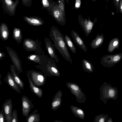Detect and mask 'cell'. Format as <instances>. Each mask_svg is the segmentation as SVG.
<instances>
[{
    "label": "cell",
    "mask_w": 122,
    "mask_h": 122,
    "mask_svg": "<svg viewBox=\"0 0 122 122\" xmlns=\"http://www.w3.org/2000/svg\"><path fill=\"white\" fill-rule=\"evenodd\" d=\"M49 36L53 42L55 48L58 50L64 59L71 64L72 60L66 43L64 37L56 27L52 26L49 33Z\"/></svg>",
    "instance_id": "6da1fadb"
},
{
    "label": "cell",
    "mask_w": 122,
    "mask_h": 122,
    "mask_svg": "<svg viewBox=\"0 0 122 122\" xmlns=\"http://www.w3.org/2000/svg\"><path fill=\"white\" fill-rule=\"evenodd\" d=\"M100 99L104 102L105 105L109 99L116 100L118 97L117 88L112 87L110 84L104 82L101 85L100 89Z\"/></svg>",
    "instance_id": "7a4b0ae2"
},
{
    "label": "cell",
    "mask_w": 122,
    "mask_h": 122,
    "mask_svg": "<svg viewBox=\"0 0 122 122\" xmlns=\"http://www.w3.org/2000/svg\"><path fill=\"white\" fill-rule=\"evenodd\" d=\"M55 61L53 59L48 57L43 64L36 66L46 76L59 77L60 74Z\"/></svg>",
    "instance_id": "3957f363"
},
{
    "label": "cell",
    "mask_w": 122,
    "mask_h": 122,
    "mask_svg": "<svg viewBox=\"0 0 122 122\" xmlns=\"http://www.w3.org/2000/svg\"><path fill=\"white\" fill-rule=\"evenodd\" d=\"M66 86L71 93L75 96L78 103H81L85 102L86 99V95L79 85L74 83L67 82Z\"/></svg>",
    "instance_id": "277c9868"
},
{
    "label": "cell",
    "mask_w": 122,
    "mask_h": 122,
    "mask_svg": "<svg viewBox=\"0 0 122 122\" xmlns=\"http://www.w3.org/2000/svg\"><path fill=\"white\" fill-rule=\"evenodd\" d=\"M122 58V53L105 55L101 58L100 64L104 67L110 68L114 66Z\"/></svg>",
    "instance_id": "5b68a950"
},
{
    "label": "cell",
    "mask_w": 122,
    "mask_h": 122,
    "mask_svg": "<svg viewBox=\"0 0 122 122\" xmlns=\"http://www.w3.org/2000/svg\"><path fill=\"white\" fill-rule=\"evenodd\" d=\"M3 11L8 14L9 16L15 15L16 8L19 3V0H1Z\"/></svg>",
    "instance_id": "8992f818"
},
{
    "label": "cell",
    "mask_w": 122,
    "mask_h": 122,
    "mask_svg": "<svg viewBox=\"0 0 122 122\" xmlns=\"http://www.w3.org/2000/svg\"><path fill=\"white\" fill-rule=\"evenodd\" d=\"M23 46L28 51H33L38 54L41 53V49L38 41L30 38L25 39L23 41Z\"/></svg>",
    "instance_id": "52a82bcc"
},
{
    "label": "cell",
    "mask_w": 122,
    "mask_h": 122,
    "mask_svg": "<svg viewBox=\"0 0 122 122\" xmlns=\"http://www.w3.org/2000/svg\"><path fill=\"white\" fill-rule=\"evenodd\" d=\"M6 48L16 70L19 74H20L23 72L21 63L17 53L9 46L6 47Z\"/></svg>",
    "instance_id": "ba28073f"
},
{
    "label": "cell",
    "mask_w": 122,
    "mask_h": 122,
    "mask_svg": "<svg viewBox=\"0 0 122 122\" xmlns=\"http://www.w3.org/2000/svg\"><path fill=\"white\" fill-rule=\"evenodd\" d=\"M27 72L30 75L32 82L36 86H43L45 83L46 76H45L40 72L34 70H30Z\"/></svg>",
    "instance_id": "9c48e42d"
},
{
    "label": "cell",
    "mask_w": 122,
    "mask_h": 122,
    "mask_svg": "<svg viewBox=\"0 0 122 122\" xmlns=\"http://www.w3.org/2000/svg\"><path fill=\"white\" fill-rule=\"evenodd\" d=\"M12 107V103L11 99L6 100L2 106V110L5 115L6 122H11Z\"/></svg>",
    "instance_id": "30bf717a"
},
{
    "label": "cell",
    "mask_w": 122,
    "mask_h": 122,
    "mask_svg": "<svg viewBox=\"0 0 122 122\" xmlns=\"http://www.w3.org/2000/svg\"><path fill=\"white\" fill-rule=\"evenodd\" d=\"M22 113L23 116L26 117L31 109L34 108L31 101L25 95H23L21 99Z\"/></svg>",
    "instance_id": "8fae6325"
},
{
    "label": "cell",
    "mask_w": 122,
    "mask_h": 122,
    "mask_svg": "<svg viewBox=\"0 0 122 122\" xmlns=\"http://www.w3.org/2000/svg\"><path fill=\"white\" fill-rule=\"evenodd\" d=\"M44 40L46 47L50 56L57 63H58L59 62V60L56 53L54 46L51 41L49 38L47 37L45 38Z\"/></svg>",
    "instance_id": "7c38bea8"
},
{
    "label": "cell",
    "mask_w": 122,
    "mask_h": 122,
    "mask_svg": "<svg viewBox=\"0 0 122 122\" xmlns=\"http://www.w3.org/2000/svg\"><path fill=\"white\" fill-rule=\"evenodd\" d=\"M4 80L12 89L19 93H21L20 88L15 81L11 73L10 72H8Z\"/></svg>",
    "instance_id": "4fadbf2b"
},
{
    "label": "cell",
    "mask_w": 122,
    "mask_h": 122,
    "mask_svg": "<svg viewBox=\"0 0 122 122\" xmlns=\"http://www.w3.org/2000/svg\"><path fill=\"white\" fill-rule=\"evenodd\" d=\"M71 36L76 45L86 52L87 49L83 41L77 32L74 30H72L71 32Z\"/></svg>",
    "instance_id": "5bb4252c"
},
{
    "label": "cell",
    "mask_w": 122,
    "mask_h": 122,
    "mask_svg": "<svg viewBox=\"0 0 122 122\" xmlns=\"http://www.w3.org/2000/svg\"><path fill=\"white\" fill-rule=\"evenodd\" d=\"M63 93L61 90H59L53 97L51 104V109L56 111L60 107L62 102Z\"/></svg>",
    "instance_id": "9a60e30c"
},
{
    "label": "cell",
    "mask_w": 122,
    "mask_h": 122,
    "mask_svg": "<svg viewBox=\"0 0 122 122\" xmlns=\"http://www.w3.org/2000/svg\"><path fill=\"white\" fill-rule=\"evenodd\" d=\"M23 19L28 24L35 26L42 25L45 22L41 18L37 16L28 17L25 16Z\"/></svg>",
    "instance_id": "2e32d148"
},
{
    "label": "cell",
    "mask_w": 122,
    "mask_h": 122,
    "mask_svg": "<svg viewBox=\"0 0 122 122\" xmlns=\"http://www.w3.org/2000/svg\"><path fill=\"white\" fill-rule=\"evenodd\" d=\"M94 23L89 20H80V24L86 36H88L91 32Z\"/></svg>",
    "instance_id": "e0dca14e"
},
{
    "label": "cell",
    "mask_w": 122,
    "mask_h": 122,
    "mask_svg": "<svg viewBox=\"0 0 122 122\" xmlns=\"http://www.w3.org/2000/svg\"><path fill=\"white\" fill-rule=\"evenodd\" d=\"M48 57L44 54H35L30 55L27 57V58L29 60L36 63L41 65L45 63Z\"/></svg>",
    "instance_id": "ac0fdd59"
},
{
    "label": "cell",
    "mask_w": 122,
    "mask_h": 122,
    "mask_svg": "<svg viewBox=\"0 0 122 122\" xmlns=\"http://www.w3.org/2000/svg\"><path fill=\"white\" fill-rule=\"evenodd\" d=\"M26 75L28 79L31 91L39 97H41L43 94L42 89L37 87L31 81L30 75L28 72L26 73Z\"/></svg>",
    "instance_id": "d6986e66"
},
{
    "label": "cell",
    "mask_w": 122,
    "mask_h": 122,
    "mask_svg": "<svg viewBox=\"0 0 122 122\" xmlns=\"http://www.w3.org/2000/svg\"><path fill=\"white\" fill-rule=\"evenodd\" d=\"M10 68L11 75L14 80L20 88L22 90H23L24 87V83L16 72V70L14 65L10 64Z\"/></svg>",
    "instance_id": "ffe728a7"
},
{
    "label": "cell",
    "mask_w": 122,
    "mask_h": 122,
    "mask_svg": "<svg viewBox=\"0 0 122 122\" xmlns=\"http://www.w3.org/2000/svg\"><path fill=\"white\" fill-rule=\"evenodd\" d=\"M104 40L103 33L100 35L97 34L95 38L90 43V46L93 49H96L99 47L102 44Z\"/></svg>",
    "instance_id": "44dd1931"
},
{
    "label": "cell",
    "mask_w": 122,
    "mask_h": 122,
    "mask_svg": "<svg viewBox=\"0 0 122 122\" xmlns=\"http://www.w3.org/2000/svg\"><path fill=\"white\" fill-rule=\"evenodd\" d=\"M51 11L57 21L62 25H64L65 23V21L63 18L60 16L61 15L59 10L56 8V6H53L51 8Z\"/></svg>",
    "instance_id": "7402d4cb"
},
{
    "label": "cell",
    "mask_w": 122,
    "mask_h": 122,
    "mask_svg": "<svg viewBox=\"0 0 122 122\" xmlns=\"http://www.w3.org/2000/svg\"><path fill=\"white\" fill-rule=\"evenodd\" d=\"M38 110L35 109L30 114H28L26 117V121L28 122H39L40 120V114L37 113Z\"/></svg>",
    "instance_id": "603a6c76"
},
{
    "label": "cell",
    "mask_w": 122,
    "mask_h": 122,
    "mask_svg": "<svg viewBox=\"0 0 122 122\" xmlns=\"http://www.w3.org/2000/svg\"><path fill=\"white\" fill-rule=\"evenodd\" d=\"M0 37L4 41L6 40L8 38L9 32L8 27L4 23H1L0 26Z\"/></svg>",
    "instance_id": "cb8c5ba5"
},
{
    "label": "cell",
    "mask_w": 122,
    "mask_h": 122,
    "mask_svg": "<svg viewBox=\"0 0 122 122\" xmlns=\"http://www.w3.org/2000/svg\"><path fill=\"white\" fill-rule=\"evenodd\" d=\"M70 107L72 112L75 116L81 119H84L85 114L82 109L73 105H71Z\"/></svg>",
    "instance_id": "d4e9b609"
},
{
    "label": "cell",
    "mask_w": 122,
    "mask_h": 122,
    "mask_svg": "<svg viewBox=\"0 0 122 122\" xmlns=\"http://www.w3.org/2000/svg\"><path fill=\"white\" fill-rule=\"evenodd\" d=\"M82 69L87 73L93 72L94 67L92 63L88 60L83 59L82 61Z\"/></svg>",
    "instance_id": "484cf974"
},
{
    "label": "cell",
    "mask_w": 122,
    "mask_h": 122,
    "mask_svg": "<svg viewBox=\"0 0 122 122\" xmlns=\"http://www.w3.org/2000/svg\"><path fill=\"white\" fill-rule=\"evenodd\" d=\"M119 41L117 37L112 39L109 42L107 49L108 51L112 53L115 49H118L119 48Z\"/></svg>",
    "instance_id": "4316f807"
},
{
    "label": "cell",
    "mask_w": 122,
    "mask_h": 122,
    "mask_svg": "<svg viewBox=\"0 0 122 122\" xmlns=\"http://www.w3.org/2000/svg\"><path fill=\"white\" fill-rule=\"evenodd\" d=\"M13 36L14 39L18 44L21 43L22 40L21 30L19 28L15 27L13 30Z\"/></svg>",
    "instance_id": "83f0119b"
},
{
    "label": "cell",
    "mask_w": 122,
    "mask_h": 122,
    "mask_svg": "<svg viewBox=\"0 0 122 122\" xmlns=\"http://www.w3.org/2000/svg\"><path fill=\"white\" fill-rule=\"evenodd\" d=\"M65 40L68 47L73 53H76V48L70 37L67 35L64 36Z\"/></svg>",
    "instance_id": "f1b7e54d"
},
{
    "label": "cell",
    "mask_w": 122,
    "mask_h": 122,
    "mask_svg": "<svg viewBox=\"0 0 122 122\" xmlns=\"http://www.w3.org/2000/svg\"><path fill=\"white\" fill-rule=\"evenodd\" d=\"M42 8L50 12L52 7L53 6L51 0H41Z\"/></svg>",
    "instance_id": "f546056e"
},
{
    "label": "cell",
    "mask_w": 122,
    "mask_h": 122,
    "mask_svg": "<svg viewBox=\"0 0 122 122\" xmlns=\"http://www.w3.org/2000/svg\"><path fill=\"white\" fill-rule=\"evenodd\" d=\"M108 115L107 114H101L96 116L94 117V122H106L108 119Z\"/></svg>",
    "instance_id": "4dcf8cb0"
},
{
    "label": "cell",
    "mask_w": 122,
    "mask_h": 122,
    "mask_svg": "<svg viewBox=\"0 0 122 122\" xmlns=\"http://www.w3.org/2000/svg\"><path fill=\"white\" fill-rule=\"evenodd\" d=\"M17 117V111L14 109L12 112V115L11 119V122H18Z\"/></svg>",
    "instance_id": "1f68e13d"
},
{
    "label": "cell",
    "mask_w": 122,
    "mask_h": 122,
    "mask_svg": "<svg viewBox=\"0 0 122 122\" xmlns=\"http://www.w3.org/2000/svg\"><path fill=\"white\" fill-rule=\"evenodd\" d=\"M23 5L27 7H30L31 5L32 0H21Z\"/></svg>",
    "instance_id": "d6a6232c"
},
{
    "label": "cell",
    "mask_w": 122,
    "mask_h": 122,
    "mask_svg": "<svg viewBox=\"0 0 122 122\" xmlns=\"http://www.w3.org/2000/svg\"><path fill=\"white\" fill-rule=\"evenodd\" d=\"M5 115L3 110L0 111V122H5Z\"/></svg>",
    "instance_id": "836d02e7"
},
{
    "label": "cell",
    "mask_w": 122,
    "mask_h": 122,
    "mask_svg": "<svg viewBox=\"0 0 122 122\" xmlns=\"http://www.w3.org/2000/svg\"><path fill=\"white\" fill-rule=\"evenodd\" d=\"M81 3L80 0H76L75 6L77 8L79 7Z\"/></svg>",
    "instance_id": "e575fe53"
},
{
    "label": "cell",
    "mask_w": 122,
    "mask_h": 122,
    "mask_svg": "<svg viewBox=\"0 0 122 122\" xmlns=\"http://www.w3.org/2000/svg\"><path fill=\"white\" fill-rule=\"evenodd\" d=\"M5 56V54L3 52H0V60H1Z\"/></svg>",
    "instance_id": "d590c367"
},
{
    "label": "cell",
    "mask_w": 122,
    "mask_h": 122,
    "mask_svg": "<svg viewBox=\"0 0 122 122\" xmlns=\"http://www.w3.org/2000/svg\"><path fill=\"white\" fill-rule=\"evenodd\" d=\"M120 8L121 12L122 13V0H120Z\"/></svg>",
    "instance_id": "8d00e7d4"
},
{
    "label": "cell",
    "mask_w": 122,
    "mask_h": 122,
    "mask_svg": "<svg viewBox=\"0 0 122 122\" xmlns=\"http://www.w3.org/2000/svg\"><path fill=\"white\" fill-rule=\"evenodd\" d=\"M112 120L111 118L109 117L108 118L106 122H112Z\"/></svg>",
    "instance_id": "74e56055"
},
{
    "label": "cell",
    "mask_w": 122,
    "mask_h": 122,
    "mask_svg": "<svg viewBox=\"0 0 122 122\" xmlns=\"http://www.w3.org/2000/svg\"><path fill=\"white\" fill-rule=\"evenodd\" d=\"M116 2V4L117 6H118L119 4V1L120 0H115Z\"/></svg>",
    "instance_id": "f35d334b"
},
{
    "label": "cell",
    "mask_w": 122,
    "mask_h": 122,
    "mask_svg": "<svg viewBox=\"0 0 122 122\" xmlns=\"http://www.w3.org/2000/svg\"><path fill=\"white\" fill-rule=\"evenodd\" d=\"M1 75L0 74V85H1V84H2V82L1 81Z\"/></svg>",
    "instance_id": "ab89813d"
},
{
    "label": "cell",
    "mask_w": 122,
    "mask_h": 122,
    "mask_svg": "<svg viewBox=\"0 0 122 122\" xmlns=\"http://www.w3.org/2000/svg\"><path fill=\"white\" fill-rule=\"evenodd\" d=\"M62 122V121H61L56 120L55 121H54V122Z\"/></svg>",
    "instance_id": "60d3db41"
},
{
    "label": "cell",
    "mask_w": 122,
    "mask_h": 122,
    "mask_svg": "<svg viewBox=\"0 0 122 122\" xmlns=\"http://www.w3.org/2000/svg\"><path fill=\"white\" fill-rule=\"evenodd\" d=\"M93 0L94 1H95V0Z\"/></svg>",
    "instance_id": "b9f144b4"
}]
</instances>
